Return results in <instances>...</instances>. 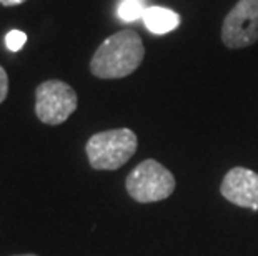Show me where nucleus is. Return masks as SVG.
Instances as JSON below:
<instances>
[{
    "mask_svg": "<svg viewBox=\"0 0 258 256\" xmlns=\"http://www.w3.org/2000/svg\"><path fill=\"white\" fill-rule=\"evenodd\" d=\"M145 9L144 0H123L118 7V17L125 22H134L144 15Z\"/></svg>",
    "mask_w": 258,
    "mask_h": 256,
    "instance_id": "nucleus-8",
    "label": "nucleus"
},
{
    "mask_svg": "<svg viewBox=\"0 0 258 256\" xmlns=\"http://www.w3.org/2000/svg\"><path fill=\"white\" fill-rule=\"evenodd\" d=\"M258 40V0H238L222 25V42L228 48H245Z\"/></svg>",
    "mask_w": 258,
    "mask_h": 256,
    "instance_id": "nucleus-5",
    "label": "nucleus"
},
{
    "mask_svg": "<svg viewBox=\"0 0 258 256\" xmlns=\"http://www.w3.org/2000/svg\"><path fill=\"white\" fill-rule=\"evenodd\" d=\"M127 192L139 203H155L168 198L175 190V177L157 160H144L128 173Z\"/></svg>",
    "mask_w": 258,
    "mask_h": 256,
    "instance_id": "nucleus-3",
    "label": "nucleus"
},
{
    "mask_svg": "<svg viewBox=\"0 0 258 256\" xmlns=\"http://www.w3.org/2000/svg\"><path fill=\"white\" fill-rule=\"evenodd\" d=\"M220 193L230 203L251 208L258 205V173L243 166L232 168L220 185Z\"/></svg>",
    "mask_w": 258,
    "mask_h": 256,
    "instance_id": "nucleus-6",
    "label": "nucleus"
},
{
    "mask_svg": "<svg viewBox=\"0 0 258 256\" xmlns=\"http://www.w3.org/2000/svg\"><path fill=\"white\" fill-rule=\"evenodd\" d=\"M142 20H144L147 30L155 35L168 34L180 25L178 14L165 7H147L142 15Z\"/></svg>",
    "mask_w": 258,
    "mask_h": 256,
    "instance_id": "nucleus-7",
    "label": "nucleus"
},
{
    "mask_svg": "<svg viewBox=\"0 0 258 256\" xmlns=\"http://www.w3.org/2000/svg\"><path fill=\"white\" fill-rule=\"evenodd\" d=\"M251 210H253V211H258V205H253V206H251Z\"/></svg>",
    "mask_w": 258,
    "mask_h": 256,
    "instance_id": "nucleus-12",
    "label": "nucleus"
},
{
    "mask_svg": "<svg viewBox=\"0 0 258 256\" xmlns=\"http://www.w3.org/2000/svg\"><path fill=\"white\" fill-rule=\"evenodd\" d=\"M27 42V34L22 30H10L7 35H5V47L9 48L10 52H19L22 50V47L25 45Z\"/></svg>",
    "mask_w": 258,
    "mask_h": 256,
    "instance_id": "nucleus-9",
    "label": "nucleus"
},
{
    "mask_svg": "<svg viewBox=\"0 0 258 256\" xmlns=\"http://www.w3.org/2000/svg\"><path fill=\"white\" fill-rule=\"evenodd\" d=\"M137 146L139 140L130 128H115L92 135L85 153L95 170H118L135 155Z\"/></svg>",
    "mask_w": 258,
    "mask_h": 256,
    "instance_id": "nucleus-2",
    "label": "nucleus"
},
{
    "mask_svg": "<svg viewBox=\"0 0 258 256\" xmlns=\"http://www.w3.org/2000/svg\"><path fill=\"white\" fill-rule=\"evenodd\" d=\"M17 256H37V254H17Z\"/></svg>",
    "mask_w": 258,
    "mask_h": 256,
    "instance_id": "nucleus-13",
    "label": "nucleus"
},
{
    "mask_svg": "<svg viewBox=\"0 0 258 256\" xmlns=\"http://www.w3.org/2000/svg\"><path fill=\"white\" fill-rule=\"evenodd\" d=\"M27 2V0H0V4L4 5V7H15V5H20Z\"/></svg>",
    "mask_w": 258,
    "mask_h": 256,
    "instance_id": "nucleus-11",
    "label": "nucleus"
},
{
    "mask_svg": "<svg viewBox=\"0 0 258 256\" xmlns=\"http://www.w3.org/2000/svg\"><path fill=\"white\" fill-rule=\"evenodd\" d=\"M7 95H9V75L4 70L2 65H0V103H4Z\"/></svg>",
    "mask_w": 258,
    "mask_h": 256,
    "instance_id": "nucleus-10",
    "label": "nucleus"
},
{
    "mask_svg": "<svg viewBox=\"0 0 258 256\" xmlns=\"http://www.w3.org/2000/svg\"><path fill=\"white\" fill-rule=\"evenodd\" d=\"M79 97L62 80H47L35 90V113L45 125H60L77 110Z\"/></svg>",
    "mask_w": 258,
    "mask_h": 256,
    "instance_id": "nucleus-4",
    "label": "nucleus"
},
{
    "mask_svg": "<svg viewBox=\"0 0 258 256\" xmlns=\"http://www.w3.org/2000/svg\"><path fill=\"white\" fill-rule=\"evenodd\" d=\"M145 47L135 30L125 29L107 37L90 60V72L97 78H125L144 62Z\"/></svg>",
    "mask_w": 258,
    "mask_h": 256,
    "instance_id": "nucleus-1",
    "label": "nucleus"
}]
</instances>
